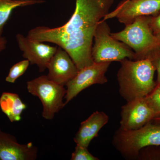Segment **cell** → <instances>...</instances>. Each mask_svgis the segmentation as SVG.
Returning <instances> with one entry per match:
<instances>
[{
	"instance_id": "2e32d148",
	"label": "cell",
	"mask_w": 160,
	"mask_h": 160,
	"mask_svg": "<svg viewBox=\"0 0 160 160\" xmlns=\"http://www.w3.org/2000/svg\"><path fill=\"white\" fill-rule=\"evenodd\" d=\"M30 62L26 59L20 61L13 65L10 68L9 74L6 78V81L8 82L14 83L18 78L22 75L28 69Z\"/></svg>"
},
{
	"instance_id": "52a82bcc",
	"label": "cell",
	"mask_w": 160,
	"mask_h": 160,
	"mask_svg": "<svg viewBox=\"0 0 160 160\" xmlns=\"http://www.w3.org/2000/svg\"><path fill=\"white\" fill-rule=\"evenodd\" d=\"M110 62H93L79 70L75 77L66 84L65 105L75 98L81 92L95 84H105L107 82L106 73Z\"/></svg>"
},
{
	"instance_id": "3957f363",
	"label": "cell",
	"mask_w": 160,
	"mask_h": 160,
	"mask_svg": "<svg viewBox=\"0 0 160 160\" xmlns=\"http://www.w3.org/2000/svg\"><path fill=\"white\" fill-rule=\"evenodd\" d=\"M150 16L139 17L122 31L111 33L112 37L133 50L134 60L149 58L153 51L160 48V41L150 27Z\"/></svg>"
},
{
	"instance_id": "30bf717a",
	"label": "cell",
	"mask_w": 160,
	"mask_h": 160,
	"mask_svg": "<svg viewBox=\"0 0 160 160\" xmlns=\"http://www.w3.org/2000/svg\"><path fill=\"white\" fill-rule=\"evenodd\" d=\"M16 38L19 48L23 52V57L29 60L30 64L36 65L40 72L47 69L58 47L45 44L19 33L17 35Z\"/></svg>"
},
{
	"instance_id": "8992f818",
	"label": "cell",
	"mask_w": 160,
	"mask_h": 160,
	"mask_svg": "<svg viewBox=\"0 0 160 160\" xmlns=\"http://www.w3.org/2000/svg\"><path fill=\"white\" fill-rule=\"evenodd\" d=\"M27 89L30 94L40 99L43 106L42 116L46 119H52L55 113L66 105L63 101L66 93L64 86L52 82L47 76L27 82Z\"/></svg>"
},
{
	"instance_id": "ffe728a7",
	"label": "cell",
	"mask_w": 160,
	"mask_h": 160,
	"mask_svg": "<svg viewBox=\"0 0 160 160\" xmlns=\"http://www.w3.org/2000/svg\"><path fill=\"white\" fill-rule=\"evenodd\" d=\"M151 59L158 72L157 84L160 85V47L153 51L149 57Z\"/></svg>"
},
{
	"instance_id": "ba28073f",
	"label": "cell",
	"mask_w": 160,
	"mask_h": 160,
	"mask_svg": "<svg viewBox=\"0 0 160 160\" xmlns=\"http://www.w3.org/2000/svg\"><path fill=\"white\" fill-rule=\"evenodd\" d=\"M160 11V0H123L115 9L103 18L106 21L116 18L125 26L132 23L137 18L152 16Z\"/></svg>"
},
{
	"instance_id": "7402d4cb",
	"label": "cell",
	"mask_w": 160,
	"mask_h": 160,
	"mask_svg": "<svg viewBox=\"0 0 160 160\" xmlns=\"http://www.w3.org/2000/svg\"><path fill=\"white\" fill-rule=\"evenodd\" d=\"M154 119L155 120L156 122L157 123H158V124H160V116L155 118Z\"/></svg>"
},
{
	"instance_id": "ac0fdd59",
	"label": "cell",
	"mask_w": 160,
	"mask_h": 160,
	"mask_svg": "<svg viewBox=\"0 0 160 160\" xmlns=\"http://www.w3.org/2000/svg\"><path fill=\"white\" fill-rule=\"evenodd\" d=\"M71 160H99L88 150V148L77 145L74 151L72 154Z\"/></svg>"
},
{
	"instance_id": "8fae6325",
	"label": "cell",
	"mask_w": 160,
	"mask_h": 160,
	"mask_svg": "<svg viewBox=\"0 0 160 160\" xmlns=\"http://www.w3.org/2000/svg\"><path fill=\"white\" fill-rule=\"evenodd\" d=\"M47 77L55 83L66 86L77 74L78 69L68 52L58 47L48 64Z\"/></svg>"
},
{
	"instance_id": "d6986e66",
	"label": "cell",
	"mask_w": 160,
	"mask_h": 160,
	"mask_svg": "<svg viewBox=\"0 0 160 160\" xmlns=\"http://www.w3.org/2000/svg\"><path fill=\"white\" fill-rule=\"evenodd\" d=\"M149 25L152 33L160 41V11L150 16Z\"/></svg>"
},
{
	"instance_id": "6da1fadb",
	"label": "cell",
	"mask_w": 160,
	"mask_h": 160,
	"mask_svg": "<svg viewBox=\"0 0 160 160\" xmlns=\"http://www.w3.org/2000/svg\"><path fill=\"white\" fill-rule=\"evenodd\" d=\"M114 0H76L74 13L66 24L50 28L38 26L27 36L56 44L68 52L78 69L94 62L92 48L98 23L109 12Z\"/></svg>"
},
{
	"instance_id": "9a60e30c",
	"label": "cell",
	"mask_w": 160,
	"mask_h": 160,
	"mask_svg": "<svg viewBox=\"0 0 160 160\" xmlns=\"http://www.w3.org/2000/svg\"><path fill=\"white\" fill-rule=\"evenodd\" d=\"M43 0H0V37L13 9L44 2Z\"/></svg>"
},
{
	"instance_id": "44dd1931",
	"label": "cell",
	"mask_w": 160,
	"mask_h": 160,
	"mask_svg": "<svg viewBox=\"0 0 160 160\" xmlns=\"http://www.w3.org/2000/svg\"><path fill=\"white\" fill-rule=\"evenodd\" d=\"M7 41L5 38L1 37H0V51H2L6 48Z\"/></svg>"
},
{
	"instance_id": "5b68a950",
	"label": "cell",
	"mask_w": 160,
	"mask_h": 160,
	"mask_svg": "<svg viewBox=\"0 0 160 160\" xmlns=\"http://www.w3.org/2000/svg\"><path fill=\"white\" fill-rule=\"evenodd\" d=\"M109 25L105 20L100 21L95 32L92 57L95 63L120 62L124 59L134 60L135 53L124 43L111 35Z\"/></svg>"
},
{
	"instance_id": "e0dca14e",
	"label": "cell",
	"mask_w": 160,
	"mask_h": 160,
	"mask_svg": "<svg viewBox=\"0 0 160 160\" xmlns=\"http://www.w3.org/2000/svg\"><path fill=\"white\" fill-rule=\"evenodd\" d=\"M146 102L154 112L156 117L160 116V85L157 84L153 91L145 97Z\"/></svg>"
},
{
	"instance_id": "cb8c5ba5",
	"label": "cell",
	"mask_w": 160,
	"mask_h": 160,
	"mask_svg": "<svg viewBox=\"0 0 160 160\" xmlns=\"http://www.w3.org/2000/svg\"></svg>"
},
{
	"instance_id": "5bb4252c",
	"label": "cell",
	"mask_w": 160,
	"mask_h": 160,
	"mask_svg": "<svg viewBox=\"0 0 160 160\" xmlns=\"http://www.w3.org/2000/svg\"><path fill=\"white\" fill-rule=\"evenodd\" d=\"M0 107L10 122H13L21 120V115L26 106L18 94L4 92L0 97Z\"/></svg>"
},
{
	"instance_id": "4fadbf2b",
	"label": "cell",
	"mask_w": 160,
	"mask_h": 160,
	"mask_svg": "<svg viewBox=\"0 0 160 160\" xmlns=\"http://www.w3.org/2000/svg\"><path fill=\"white\" fill-rule=\"evenodd\" d=\"M109 118L103 112L96 111L81 123L74 138L77 145L88 148L90 142L98 137L99 132L108 123Z\"/></svg>"
},
{
	"instance_id": "603a6c76",
	"label": "cell",
	"mask_w": 160,
	"mask_h": 160,
	"mask_svg": "<svg viewBox=\"0 0 160 160\" xmlns=\"http://www.w3.org/2000/svg\"></svg>"
},
{
	"instance_id": "7c38bea8",
	"label": "cell",
	"mask_w": 160,
	"mask_h": 160,
	"mask_svg": "<svg viewBox=\"0 0 160 160\" xmlns=\"http://www.w3.org/2000/svg\"><path fill=\"white\" fill-rule=\"evenodd\" d=\"M37 153V147L32 142L20 144L14 137L0 129V160H35Z\"/></svg>"
},
{
	"instance_id": "9c48e42d",
	"label": "cell",
	"mask_w": 160,
	"mask_h": 160,
	"mask_svg": "<svg viewBox=\"0 0 160 160\" xmlns=\"http://www.w3.org/2000/svg\"><path fill=\"white\" fill-rule=\"evenodd\" d=\"M156 117L145 97L135 99L122 106L119 129L128 131L136 130L154 119Z\"/></svg>"
},
{
	"instance_id": "277c9868",
	"label": "cell",
	"mask_w": 160,
	"mask_h": 160,
	"mask_svg": "<svg viewBox=\"0 0 160 160\" xmlns=\"http://www.w3.org/2000/svg\"><path fill=\"white\" fill-rule=\"evenodd\" d=\"M114 147L124 157L136 158L141 149L152 146H160V124L149 122L136 130L119 129L113 136Z\"/></svg>"
},
{
	"instance_id": "7a4b0ae2",
	"label": "cell",
	"mask_w": 160,
	"mask_h": 160,
	"mask_svg": "<svg viewBox=\"0 0 160 160\" xmlns=\"http://www.w3.org/2000/svg\"><path fill=\"white\" fill-rule=\"evenodd\" d=\"M117 79L121 96L127 102L145 98L155 88L154 81L155 67L149 58L120 61Z\"/></svg>"
}]
</instances>
